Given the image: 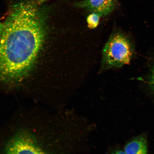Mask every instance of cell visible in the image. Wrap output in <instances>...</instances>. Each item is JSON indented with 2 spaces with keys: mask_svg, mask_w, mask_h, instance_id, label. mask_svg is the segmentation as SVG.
<instances>
[{
  "mask_svg": "<svg viewBox=\"0 0 154 154\" xmlns=\"http://www.w3.org/2000/svg\"><path fill=\"white\" fill-rule=\"evenodd\" d=\"M37 0H20L11 7L0 36V82L17 83L33 67L47 29Z\"/></svg>",
  "mask_w": 154,
  "mask_h": 154,
  "instance_id": "6da1fadb",
  "label": "cell"
},
{
  "mask_svg": "<svg viewBox=\"0 0 154 154\" xmlns=\"http://www.w3.org/2000/svg\"><path fill=\"white\" fill-rule=\"evenodd\" d=\"M103 54V69L117 68L130 62L133 49L128 38L117 32L109 38L104 48Z\"/></svg>",
  "mask_w": 154,
  "mask_h": 154,
  "instance_id": "7a4b0ae2",
  "label": "cell"
},
{
  "mask_svg": "<svg viewBox=\"0 0 154 154\" xmlns=\"http://www.w3.org/2000/svg\"><path fill=\"white\" fill-rule=\"evenodd\" d=\"M117 4V0H83L75 3L76 6L95 13L100 16L111 12Z\"/></svg>",
  "mask_w": 154,
  "mask_h": 154,
  "instance_id": "3957f363",
  "label": "cell"
},
{
  "mask_svg": "<svg viewBox=\"0 0 154 154\" xmlns=\"http://www.w3.org/2000/svg\"><path fill=\"white\" fill-rule=\"evenodd\" d=\"M124 151L128 154H145L147 153V140L145 136H140L134 138L127 143Z\"/></svg>",
  "mask_w": 154,
  "mask_h": 154,
  "instance_id": "277c9868",
  "label": "cell"
},
{
  "mask_svg": "<svg viewBox=\"0 0 154 154\" xmlns=\"http://www.w3.org/2000/svg\"><path fill=\"white\" fill-rule=\"evenodd\" d=\"M100 15L97 13H92L87 18L88 27L90 29H94L97 27L99 24Z\"/></svg>",
  "mask_w": 154,
  "mask_h": 154,
  "instance_id": "5b68a950",
  "label": "cell"
},
{
  "mask_svg": "<svg viewBox=\"0 0 154 154\" xmlns=\"http://www.w3.org/2000/svg\"><path fill=\"white\" fill-rule=\"evenodd\" d=\"M150 83L154 90V65L152 69L151 77H150Z\"/></svg>",
  "mask_w": 154,
  "mask_h": 154,
  "instance_id": "8992f818",
  "label": "cell"
},
{
  "mask_svg": "<svg viewBox=\"0 0 154 154\" xmlns=\"http://www.w3.org/2000/svg\"><path fill=\"white\" fill-rule=\"evenodd\" d=\"M111 153L113 154H125L124 151H122V150L116 149H113L112 151H111Z\"/></svg>",
  "mask_w": 154,
  "mask_h": 154,
  "instance_id": "52a82bcc",
  "label": "cell"
},
{
  "mask_svg": "<svg viewBox=\"0 0 154 154\" xmlns=\"http://www.w3.org/2000/svg\"><path fill=\"white\" fill-rule=\"evenodd\" d=\"M49 1L50 0H37L38 3L39 5L43 4V3Z\"/></svg>",
  "mask_w": 154,
  "mask_h": 154,
  "instance_id": "ba28073f",
  "label": "cell"
},
{
  "mask_svg": "<svg viewBox=\"0 0 154 154\" xmlns=\"http://www.w3.org/2000/svg\"><path fill=\"white\" fill-rule=\"evenodd\" d=\"M3 24L0 22V36H1L2 32L3 29Z\"/></svg>",
  "mask_w": 154,
  "mask_h": 154,
  "instance_id": "9c48e42d",
  "label": "cell"
}]
</instances>
